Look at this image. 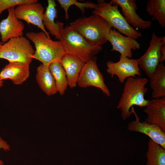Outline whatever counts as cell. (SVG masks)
Wrapping results in <instances>:
<instances>
[{
  "label": "cell",
  "instance_id": "cb8c5ba5",
  "mask_svg": "<svg viewBox=\"0 0 165 165\" xmlns=\"http://www.w3.org/2000/svg\"><path fill=\"white\" fill-rule=\"evenodd\" d=\"M61 7L62 8L65 12V19L68 20L69 18L68 11L69 8L72 5L76 6L80 10L82 13L85 12L86 9H94L97 4L89 2L81 3L77 1L76 0H57Z\"/></svg>",
  "mask_w": 165,
  "mask_h": 165
},
{
  "label": "cell",
  "instance_id": "5b68a950",
  "mask_svg": "<svg viewBox=\"0 0 165 165\" xmlns=\"http://www.w3.org/2000/svg\"><path fill=\"white\" fill-rule=\"evenodd\" d=\"M93 14L99 16L105 19L112 27L120 33L135 39L142 37V33L129 24L118 9V6L107 2L104 0H98Z\"/></svg>",
  "mask_w": 165,
  "mask_h": 165
},
{
  "label": "cell",
  "instance_id": "ac0fdd59",
  "mask_svg": "<svg viewBox=\"0 0 165 165\" xmlns=\"http://www.w3.org/2000/svg\"><path fill=\"white\" fill-rule=\"evenodd\" d=\"M48 5L44 12L42 23L49 33L60 40L61 37V32L64 28V23L59 21L55 22L57 17V5L54 0H47Z\"/></svg>",
  "mask_w": 165,
  "mask_h": 165
},
{
  "label": "cell",
  "instance_id": "ba28073f",
  "mask_svg": "<svg viewBox=\"0 0 165 165\" xmlns=\"http://www.w3.org/2000/svg\"><path fill=\"white\" fill-rule=\"evenodd\" d=\"M119 61L114 62L108 61L106 63V71L111 77L117 76L119 82L123 83L130 77L141 76V71L138 66V59L130 58L120 56Z\"/></svg>",
  "mask_w": 165,
  "mask_h": 165
},
{
  "label": "cell",
  "instance_id": "603a6c76",
  "mask_svg": "<svg viewBox=\"0 0 165 165\" xmlns=\"http://www.w3.org/2000/svg\"><path fill=\"white\" fill-rule=\"evenodd\" d=\"M146 9L148 13L157 20L161 27H165V0H149L147 2Z\"/></svg>",
  "mask_w": 165,
  "mask_h": 165
},
{
  "label": "cell",
  "instance_id": "44dd1931",
  "mask_svg": "<svg viewBox=\"0 0 165 165\" xmlns=\"http://www.w3.org/2000/svg\"><path fill=\"white\" fill-rule=\"evenodd\" d=\"M147 165H165V149L150 139L146 154Z\"/></svg>",
  "mask_w": 165,
  "mask_h": 165
},
{
  "label": "cell",
  "instance_id": "9c48e42d",
  "mask_svg": "<svg viewBox=\"0 0 165 165\" xmlns=\"http://www.w3.org/2000/svg\"><path fill=\"white\" fill-rule=\"evenodd\" d=\"M163 37H159L152 32L148 47L144 54L138 59L139 67L149 78L154 72L160 63V50Z\"/></svg>",
  "mask_w": 165,
  "mask_h": 165
},
{
  "label": "cell",
  "instance_id": "52a82bcc",
  "mask_svg": "<svg viewBox=\"0 0 165 165\" xmlns=\"http://www.w3.org/2000/svg\"><path fill=\"white\" fill-rule=\"evenodd\" d=\"M97 58L95 56L85 64L79 75L77 84L82 88L93 86L99 88L105 94L109 97L110 92L98 68Z\"/></svg>",
  "mask_w": 165,
  "mask_h": 165
},
{
  "label": "cell",
  "instance_id": "6da1fadb",
  "mask_svg": "<svg viewBox=\"0 0 165 165\" xmlns=\"http://www.w3.org/2000/svg\"><path fill=\"white\" fill-rule=\"evenodd\" d=\"M148 79L146 78L130 77L126 79L123 92L117 106L120 109L122 119L126 120L132 113L131 108L134 105L145 107L149 100L145 98L148 91L145 85Z\"/></svg>",
  "mask_w": 165,
  "mask_h": 165
},
{
  "label": "cell",
  "instance_id": "30bf717a",
  "mask_svg": "<svg viewBox=\"0 0 165 165\" xmlns=\"http://www.w3.org/2000/svg\"><path fill=\"white\" fill-rule=\"evenodd\" d=\"M44 10V7L38 1L21 4L14 9L15 15L18 19L37 26L50 38V33L45 29L42 23Z\"/></svg>",
  "mask_w": 165,
  "mask_h": 165
},
{
  "label": "cell",
  "instance_id": "7402d4cb",
  "mask_svg": "<svg viewBox=\"0 0 165 165\" xmlns=\"http://www.w3.org/2000/svg\"><path fill=\"white\" fill-rule=\"evenodd\" d=\"M49 67L54 78L57 92L62 95L65 93L68 85L65 71L61 62H59L51 63Z\"/></svg>",
  "mask_w": 165,
  "mask_h": 165
},
{
  "label": "cell",
  "instance_id": "4fadbf2b",
  "mask_svg": "<svg viewBox=\"0 0 165 165\" xmlns=\"http://www.w3.org/2000/svg\"><path fill=\"white\" fill-rule=\"evenodd\" d=\"M110 2L121 7V13L130 25L142 29H148L151 26L150 21L144 20L136 13L138 6L136 0H111Z\"/></svg>",
  "mask_w": 165,
  "mask_h": 165
},
{
  "label": "cell",
  "instance_id": "5bb4252c",
  "mask_svg": "<svg viewBox=\"0 0 165 165\" xmlns=\"http://www.w3.org/2000/svg\"><path fill=\"white\" fill-rule=\"evenodd\" d=\"M108 41L111 43L112 47L111 51H117L120 55L131 58L132 50H139L140 44L130 37L124 36L114 28L111 29L109 32Z\"/></svg>",
  "mask_w": 165,
  "mask_h": 165
},
{
  "label": "cell",
  "instance_id": "8fae6325",
  "mask_svg": "<svg viewBox=\"0 0 165 165\" xmlns=\"http://www.w3.org/2000/svg\"><path fill=\"white\" fill-rule=\"evenodd\" d=\"M131 110L135 116V119L128 124L127 130L147 135L150 139L165 149V131L157 124H150L145 121L141 122L133 107L131 108Z\"/></svg>",
  "mask_w": 165,
  "mask_h": 165
},
{
  "label": "cell",
  "instance_id": "277c9868",
  "mask_svg": "<svg viewBox=\"0 0 165 165\" xmlns=\"http://www.w3.org/2000/svg\"><path fill=\"white\" fill-rule=\"evenodd\" d=\"M66 54L76 56L86 63L102 49L100 46L90 44L69 25L62 30L59 40Z\"/></svg>",
  "mask_w": 165,
  "mask_h": 165
},
{
  "label": "cell",
  "instance_id": "e0dca14e",
  "mask_svg": "<svg viewBox=\"0 0 165 165\" xmlns=\"http://www.w3.org/2000/svg\"><path fill=\"white\" fill-rule=\"evenodd\" d=\"M61 63L65 71L68 85L71 88L75 87L79 75L85 63L79 57L67 54L62 57Z\"/></svg>",
  "mask_w": 165,
  "mask_h": 165
},
{
  "label": "cell",
  "instance_id": "2e32d148",
  "mask_svg": "<svg viewBox=\"0 0 165 165\" xmlns=\"http://www.w3.org/2000/svg\"><path fill=\"white\" fill-rule=\"evenodd\" d=\"M143 111L147 115L145 121L157 124L165 131V97L149 100Z\"/></svg>",
  "mask_w": 165,
  "mask_h": 165
},
{
  "label": "cell",
  "instance_id": "3957f363",
  "mask_svg": "<svg viewBox=\"0 0 165 165\" xmlns=\"http://www.w3.org/2000/svg\"><path fill=\"white\" fill-rule=\"evenodd\" d=\"M26 37L34 43L35 48L32 58L49 66L51 63L61 62L66 54L59 41H53L43 32H30L26 34Z\"/></svg>",
  "mask_w": 165,
  "mask_h": 165
},
{
  "label": "cell",
  "instance_id": "4316f807",
  "mask_svg": "<svg viewBox=\"0 0 165 165\" xmlns=\"http://www.w3.org/2000/svg\"><path fill=\"white\" fill-rule=\"evenodd\" d=\"M161 58L160 63L163 62L165 60V37H163L162 44L160 48Z\"/></svg>",
  "mask_w": 165,
  "mask_h": 165
},
{
  "label": "cell",
  "instance_id": "9a60e30c",
  "mask_svg": "<svg viewBox=\"0 0 165 165\" xmlns=\"http://www.w3.org/2000/svg\"><path fill=\"white\" fill-rule=\"evenodd\" d=\"M30 65L22 62H9L0 72V79H9L15 85H22L29 76Z\"/></svg>",
  "mask_w": 165,
  "mask_h": 165
},
{
  "label": "cell",
  "instance_id": "484cf974",
  "mask_svg": "<svg viewBox=\"0 0 165 165\" xmlns=\"http://www.w3.org/2000/svg\"><path fill=\"white\" fill-rule=\"evenodd\" d=\"M1 149H2L5 151H8L10 150V147L8 143L0 137V150ZM0 165H5L3 161L0 159Z\"/></svg>",
  "mask_w": 165,
  "mask_h": 165
},
{
  "label": "cell",
  "instance_id": "f1b7e54d",
  "mask_svg": "<svg viewBox=\"0 0 165 165\" xmlns=\"http://www.w3.org/2000/svg\"><path fill=\"white\" fill-rule=\"evenodd\" d=\"M3 43L1 42V41H0V48L1 47V46H2V45L3 44Z\"/></svg>",
  "mask_w": 165,
  "mask_h": 165
},
{
  "label": "cell",
  "instance_id": "7a4b0ae2",
  "mask_svg": "<svg viewBox=\"0 0 165 165\" xmlns=\"http://www.w3.org/2000/svg\"><path fill=\"white\" fill-rule=\"evenodd\" d=\"M69 26L90 44L100 46L108 41L112 28L105 19L96 14L78 19Z\"/></svg>",
  "mask_w": 165,
  "mask_h": 165
},
{
  "label": "cell",
  "instance_id": "83f0119b",
  "mask_svg": "<svg viewBox=\"0 0 165 165\" xmlns=\"http://www.w3.org/2000/svg\"><path fill=\"white\" fill-rule=\"evenodd\" d=\"M3 85V80H1L0 79V88Z\"/></svg>",
  "mask_w": 165,
  "mask_h": 165
},
{
  "label": "cell",
  "instance_id": "8992f818",
  "mask_svg": "<svg viewBox=\"0 0 165 165\" xmlns=\"http://www.w3.org/2000/svg\"><path fill=\"white\" fill-rule=\"evenodd\" d=\"M35 52L29 40L26 37L13 38L0 48V59L9 62H19L30 64Z\"/></svg>",
  "mask_w": 165,
  "mask_h": 165
},
{
  "label": "cell",
  "instance_id": "d4e9b609",
  "mask_svg": "<svg viewBox=\"0 0 165 165\" xmlns=\"http://www.w3.org/2000/svg\"><path fill=\"white\" fill-rule=\"evenodd\" d=\"M37 0H0V15L5 10L23 3L38 2Z\"/></svg>",
  "mask_w": 165,
  "mask_h": 165
},
{
  "label": "cell",
  "instance_id": "d6986e66",
  "mask_svg": "<svg viewBox=\"0 0 165 165\" xmlns=\"http://www.w3.org/2000/svg\"><path fill=\"white\" fill-rule=\"evenodd\" d=\"M36 71V80L42 90L49 96L56 94L57 91L55 79L49 66L41 64Z\"/></svg>",
  "mask_w": 165,
  "mask_h": 165
},
{
  "label": "cell",
  "instance_id": "7c38bea8",
  "mask_svg": "<svg viewBox=\"0 0 165 165\" xmlns=\"http://www.w3.org/2000/svg\"><path fill=\"white\" fill-rule=\"evenodd\" d=\"M15 7L9 8L8 15L0 22V35L1 42L4 43L9 39L23 36L24 25L23 22L16 16Z\"/></svg>",
  "mask_w": 165,
  "mask_h": 165
},
{
  "label": "cell",
  "instance_id": "ffe728a7",
  "mask_svg": "<svg viewBox=\"0 0 165 165\" xmlns=\"http://www.w3.org/2000/svg\"><path fill=\"white\" fill-rule=\"evenodd\" d=\"M149 78L152 90V98L159 99L165 97V66L163 62L159 63Z\"/></svg>",
  "mask_w": 165,
  "mask_h": 165
}]
</instances>
